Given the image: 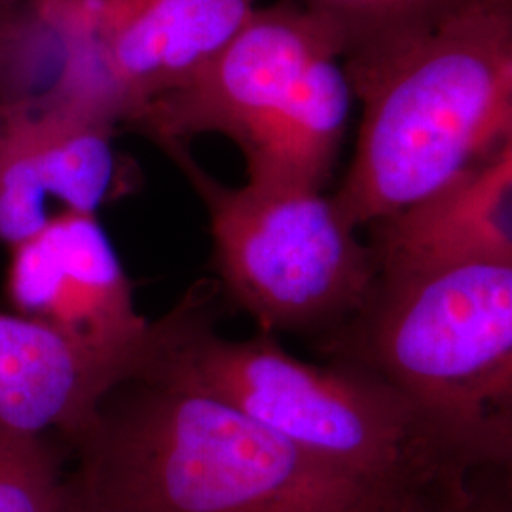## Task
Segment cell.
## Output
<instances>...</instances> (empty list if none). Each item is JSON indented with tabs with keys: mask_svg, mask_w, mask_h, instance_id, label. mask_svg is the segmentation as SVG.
<instances>
[{
	"mask_svg": "<svg viewBox=\"0 0 512 512\" xmlns=\"http://www.w3.org/2000/svg\"><path fill=\"white\" fill-rule=\"evenodd\" d=\"M76 512H376L385 495L313 461L164 365L116 385L67 444Z\"/></svg>",
	"mask_w": 512,
	"mask_h": 512,
	"instance_id": "obj_1",
	"label": "cell"
},
{
	"mask_svg": "<svg viewBox=\"0 0 512 512\" xmlns=\"http://www.w3.org/2000/svg\"><path fill=\"white\" fill-rule=\"evenodd\" d=\"M361 122L334 202L372 228L437 200L512 141V0H475L344 55Z\"/></svg>",
	"mask_w": 512,
	"mask_h": 512,
	"instance_id": "obj_2",
	"label": "cell"
},
{
	"mask_svg": "<svg viewBox=\"0 0 512 512\" xmlns=\"http://www.w3.org/2000/svg\"><path fill=\"white\" fill-rule=\"evenodd\" d=\"M321 348L391 385L442 461L490 469L512 448V264L458 260L378 274Z\"/></svg>",
	"mask_w": 512,
	"mask_h": 512,
	"instance_id": "obj_3",
	"label": "cell"
},
{
	"mask_svg": "<svg viewBox=\"0 0 512 512\" xmlns=\"http://www.w3.org/2000/svg\"><path fill=\"white\" fill-rule=\"evenodd\" d=\"M340 31L298 0L258 6L200 73L131 124L160 147L217 133L241 150L247 183L325 190L353 90Z\"/></svg>",
	"mask_w": 512,
	"mask_h": 512,
	"instance_id": "obj_4",
	"label": "cell"
},
{
	"mask_svg": "<svg viewBox=\"0 0 512 512\" xmlns=\"http://www.w3.org/2000/svg\"><path fill=\"white\" fill-rule=\"evenodd\" d=\"M219 294L217 281L207 279L177 302L167 368L376 494L448 469L410 404L376 374L342 361L298 359L266 332L220 336Z\"/></svg>",
	"mask_w": 512,
	"mask_h": 512,
	"instance_id": "obj_5",
	"label": "cell"
},
{
	"mask_svg": "<svg viewBox=\"0 0 512 512\" xmlns=\"http://www.w3.org/2000/svg\"><path fill=\"white\" fill-rule=\"evenodd\" d=\"M200 196L220 294L258 332L327 340L365 306L378 281L368 241L332 196L300 186H226L186 145L164 147Z\"/></svg>",
	"mask_w": 512,
	"mask_h": 512,
	"instance_id": "obj_6",
	"label": "cell"
},
{
	"mask_svg": "<svg viewBox=\"0 0 512 512\" xmlns=\"http://www.w3.org/2000/svg\"><path fill=\"white\" fill-rule=\"evenodd\" d=\"M63 48L55 88L116 126L184 86L258 0H33Z\"/></svg>",
	"mask_w": 512,
	"mask_h": 512,
	"instance_id": "obj_7",
	"label": "cell"
},
{
	"mask_svg": "<svg viewBox=\"0 0 512 512\" xmlns=\"http://www.w3.org/2000/svg\"><path fill=\"white\" fill-rule=\"evenodd\" d=\"M118 126L50 84L0 103V243L10 249L61 211L95 213L114 196Z\"/></svg>",
	"mask_w": 512,
	"mask_h": 512,
	"instance_id": "obj_8",
	"label": "cell"
},
{
	"mask_svg": "<svg viewBox=\"0 0 512 512\" xmlns=\"http://www.w3.org/2000/svg\"><path fill=\"white\" fill-rule=\"evenodd\" d=\"M6 291L19 315L103 351L150 344L160 319L135 304L133 285L95 213L59 211L14 245Z\"/></svg>",
	"mask_w": 512,
	"mask_h": 512,
	"instance_id": "obj_9",
	"label": "cell"
},
{
	"mask_svg": "<svg viewBox=\"0 0 512 512\" xmlns=\"http://www.w3.org/2000/svg\"><path fill=\"white\" fill-rule=\"evenodd\" d=\"M169 334L171 310L147 346L103 351L37 319L0 313V439L57 440L67 450L116 385L158 363Z\"/></svg>",
	"mask_w": 512,
	"mask_h": 512,
	"instance_id": "obj_10",
	"label": "cell"
},
{
	"mask_svg": "<svg viewBox=\"0 0 512 512\" xmlns=\"http://www.w3.org/2000/svg\"><path fill=\"white\" fill-rule=\"evenodd\" d=\"M368 230L378 274L458 260L512 264V141L437 200Z\"/></svg>",
	"mask_w": 512,
	"mask_h": 512,
	"instance_id": "obj_11",
	"label": "cell"
},
{
	"mask_svg": "<svg viewBox=\"0 0 512 512\" xmlns=\"http://www.w3.org/2000/svg\"><path fill=\"white\" fill-rule=\"evenodd\" d=\"M61 59V42L33 0L0 6V103L48 88Z\"/></svg>",
	"mask_w": 512,
	"mask_h": 512,
	"instance_id": "obj_12",
	"label": "cell"
},
{
	"mask_svg": "<svg viewBox=\"0 0 512 512\" xmlns=\"http://www.w3.org/2000/svg\"><path fill=\"white\" fill-rule=\"evenodd\" d=\"M330 21L344 38L346 52L404 37L446 18L475 0H298Z\"/></svg>",
	"mask_w": 512,
	"mask_h": 512,
	"instance_id": "obj_13",
	"label": "cell"
},
{
	"mask_svg": "<svg viewBox=\"0 0 512 512\" xmlns=\"http://www.w3.org/2000/svg\"><path fill=\"white\" fill-rule=\"evenodd\" d=\"M67 450L57 440L0 439V512H50L63 494Z\"/></svg>",
	"mask_w": 512,
	"mask_h": 512,
	"instance_id": "obj_14",
	"label": "cell"
},
{
	"mask_svg": "<svg viewBox=\"0 0 512 512\" xmlns=\"http://www.w3.org/2000/svg\"><path fill=\"white\" fill-rule=\"evenodd\" d=\"M376 512H511L471 473L440 469L389 494Z\"/></svg>",
	"mask_w": 512,
	"mask_h": 512,
	"instance_id": "obj_15",
	"label": "cell"
},
{
	"mask_svg": "<svg viewBox=\"0 0 512 512\" xmlns=\"http://www.w3.org/2000/svg\"><path fill=\"white\" fill-rule=\"evenodd\" d=\"M512 511V448L495 465L480 473H471Z\"/></svg>",
	"mask_w": 512,
	"mask_h": 512,
	"instance_id": "obj_16",
	"label": "cell"
},
{
	"mask_svg": "<svg viewBox=\"0 0 512 512\" xmlns=\"http://www.w3.org/2000/svg\"><path fill=\"white\" fill-rule=\"evenodd\" d=\"M65 484V482H63ZM50 512H76L73 509V505L69 503V499H67V495H65V488H63V494H61V499L55 503L54 509Z\"/></svg>",
	"mask_w": 512,
	"mask_h": 512,
	"instance_id": "obj_17",
	"label": "cell"
},
{
	"mask_svg": "<svg viewBox=\"0 0 512 512\" xmlns=\"http://www.w3.org/2000/svg\"><path fill=\"white\" fill-rule=\"evenodd\" d=\"M18 2H23V0H0V6H6V4H18Z\"/></svg>",
	"mask_w": 512,
	"mask_h": 512,
	"instance_id": "obj_18",
	"label": "cell"
}]
</instances>
